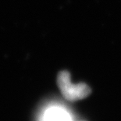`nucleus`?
Here are the masks:
<instances>
[{"label": "nucleus", "mask_w": 121, "mask_h": 121, "mask_svg": "<svg viewBox=\"0 0 121 121\" xmlns=\"http://www.w3.org/2000/svg\"><path fill=\"white\" fill-rule=\"evenodd\" d=\"M57 84L63 96L71 102L84 99L91 94V89L87 84L81 83L73 84L70 75L67 71H63L57 76Z\"/></svg>", "instance_id": "obj_1"}, {"label": "nucleus", "mask_w": 121, "mask_h": 121, "mask_svg": "<svg viewBox=\"0 0 121 121\" xmlns=\"http://www.w3.org/2000/svg\"><path fill=\"white\" fill-rule=\"evenodd\" d=\"M40 121H73V120L66 109L60 106H52L44 112Z\"/></svg>", "instance_id": "obj_2"}]
</instances>
